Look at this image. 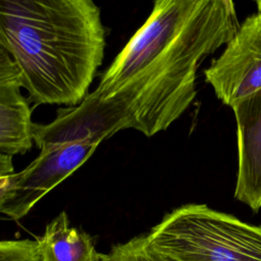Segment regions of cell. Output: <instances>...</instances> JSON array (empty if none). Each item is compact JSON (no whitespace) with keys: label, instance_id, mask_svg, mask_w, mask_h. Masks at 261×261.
I'll return each mask as SVG.
<instances>
[{"label":"cell","instance_id":"6da1fadb","mask_svg":"<svg viewBox=\"0 0 261 261\" xmlns=\"http://www.w3.org/2000/svg\"><path fill=\"white\" fill-rule=\"evenodd\" d=\"M234 34L213 10L186 0H157L96 90L76 106L58 108L51 122L34 124L35 144L40 150L99 145L126 128L147 137L165 130L195 99L200 63Z\"/></svg>","mask_w":261,"mask_h":261},{"label":"cell","instance_id":"7a4b0ae2","mask_svg":"<svg viewBox=\"0 0 261 261\" xmlns=\"http://www.w3.org/2000/svg\"><path fill=\"white\" fill-rule=\"evenodd\" d=\"M105 30L92 0H1L0 47L35 106L79 105L102 64Z\"/></svg>","mask_w":261,"mask_h":261},{"label":"cell","instance_id":"3957f363","mask_svg":"<svg viewBox=\"0 0 261 261\" xmlns=\"http://www.w3.org/2000/svg\"><path fill=\"white\" fill-rule=\"evenodd\" d=\"M146 236L154 249L174 261H261V225L205 204L172 210Z\"/></svg>","mask_w":261,"mask_h":261},{"label":"cell","instance_id":"277c9868","mask_svg":"<svg viewBox=\"0 0 261 261\" xmlns=\"http://www.w3.org/2000/svg\"><path fill=\"white\" fill-rule=\"evenodd\" d=\"M99 145L72 143L40 150L24 169L13 172L12 157L0 155V211L14 220L24 217L52 189L82 166Z\"/></svg>","mask_w":261,"mask_h":261},{"label":"cell","instance_id":"5b68a950","mask_svg":"<svg viewBox=\"0 0 261 261\" xmlns=\"http://www.w3.org/2000/svg\"><path fill=\"white\" fill-rule=\"evenodd\" d=\"M257 12L240 24L221 55L204 70L217 98L232 107L261 89V0Z\"/></svg>","mask_w":261,"mask_h":261},{"label":"cell","instance_id":"8992f818","mask_svg":"<svg viewBox=\"0 0 261 261\" xmlns=\"http://www.w3.org/2000/svg\"><path fill=\"white\" fill-rule=\"evenodd\" d=\"M231 108L238 137L234 198L256 213L261 208V89Z\"/></svg>","mask_w":261,"mask_h":261},{"label":"cell","instance_id":"52a82bcc","mask_svg":"<svg viewBox=\"0 0 261 261\" xmlns=\"http://www.w3.org/2000/svg\"><path fill=\"white\" fill-rule=\"evenodd\" d=\"M19 73L0 47V154H23L33 146L34 122L30 100L20 93Z\"/></svg>","mask_w":261,"mask_h":261},{"label":"cell","instance_id":"ba28073f","mask_svg":"<svg viewBox=\"0 0 261 261\" xmlns=\"http://www.w3.org/2000/svg\"><path fill=\"white\" fill-rule=\"evenodd\" d=\"M39 242L40 261H103L92 237L69 225L67 214L60 212L45 228Z\"/></svg>","mask_w":261,"mask_h":261},{"label":"cell","instance_id":"9c48e42d","mask_svg":"<svg viewBox=\"0 0 261 261\" xmlns=\"http://www.w3.org/2000/svg\"><path fill=\"white\" fill-rule=\"evenodd\" d=\"M106 261H174L154 249L146 234L138 236L112 247Z\"/></svg>","mask_w":261,"mask_h":261},{"label":"cell","instance_id":"30bf717a","mask_svg":"<svg viewBox=\"0 0 261 261\" xmlns=\"http://www.w3.org/2000/svg\"><path fill=\"white\" fill-rule=\"evenodd\" d=\"M0 261H40L38 240L1 241Z\"/></svg>","mask_w":261,"mask_h":261},{"label":"cell","instance_id":"8fae6325","mask_svg":"<svg viewBox=\"0 0 261 261\" xmlns=\"http://www.w3.org/2000/svg\"><path fill=\"white\" fill-rule=\"evenodd\" d=\"M103 261H106V255H105V258H104V260Z\"/></svg>","mask_w":261,"mask_h":261}]
</instances>
